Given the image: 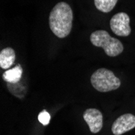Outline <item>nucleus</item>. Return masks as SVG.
Returning a JSON list of instances; mask_svg holds the SVG:
<instances>
[{"instance_id":"f257e3e1","label":"nucleus","mask_w":135,"mask_h":135,"mask_svg":"<svg viewBox=\"0 0 135 135\" xmlns=\"http://www.w3.org/2000/svg\"><path fill=\"white\" fill-rule=\"evenodd\" d=\"M50 28L59 38H64L70 34L72 28L73 11L69 4L60 2L55 5L49 18Z\"/></svg>"},{"instance_id":"f03ea898","label":"nucleus","mask_w":135,"mask_h":135,"mask_svg":"<svg viewBox=\"0 0 135 135\" xmlns=\"http://www.w3.org/2000/svg\"><path fill=\"white\" fill-rule=\"evenodd\" d=\"M90 41L93 45L101 47L105 54L109 57H116L124 50L122 43L114 37H112L104 30H97L91 34Z\"/></svg>"},{"instance_id":"7ed1b4c3","label":"nucleus","mask_w":135,"mask_h":135,"mask_svg":"<svg viewBox=\"0 0 135 135\" xmlns=\"http://www.w3.org/2000/svg\"><path fill=\"white\" fill-rule=\"evenodd\" d=\"M91 83L93 88L100 92H107L117 90L120 86V80L115 74L105 68L95 70L91 77Z\"/></svg>"},{"instance_id":"20e7f679","label":"nucleus","mask_w":135,"mask_h":135,"mask_svg":"<svg viewBox=\"0 0 135 135\" xmlns=\"http://www.w3.org/2000/svg\"><path fill=\"white\" fill-rule=\"evenodd\" d=\"M129 16L125 12H119L110 20V28L113 33L119 36H128L131 33Z\"/></svg>"},{"instance_id":"39448f33","label":"nucleus","mask_w":135,"mask_h":135,"mask_svg":"<svg viewBox=\"0 0 135 135\" xmlns=\"http://www.w3.org/2000/svg\"><path fill=\"white\" fill-rule=\"evenodd\" d=\"M135 128V116L126 113L119 117L112 126V132L114 135H121Z\"/></svg>"},{"instance_id":"423d86ee","label":"nucleus","mask_w":135,"mask_h":135,"mask_svg":"<svg viewBox=\"0 0 135 135\" xmlns=\"http://www.w3.org/2000/svg\"><path fill=\"white\" fill-rule=\"evenodd\" d=\"M83 119L92 133H99L103 127L102 113L96 108H88L83 113Z\"/></svg>"},{"instance_id":"0eeeda50","label":"nucleus","mask_w":135,"mask_h":135,"mask_svg":"<svg viewBox=\"0 0 135 135\" xmlns=\"http://www.w3.org/2000/svg\"><path fill=\"white\" fill-rule=\"evenodd\" d=\"M16 53L12 48H5L0 52V66L2 69H8L14 64Z\"/></svg>"},{"instance_id":"6e6552de","label":"nucleus","mask_w":135,"mask_h":135,"mask_svg":"<svg viewBox=\"0 0 135 135\" xmlns=\"http://www.w3.org/2000/svg\"><path fill=\"white\" fill-rule=\"evenodd\" d=\"M22 75H23V68L20 64H18L14 68L6 70L3 74V78L7 83H16L20 80Z\"/></svg>"},{"instance_id":"1a4fd4ad","label":"nucleus","mask_w":135,"mask_h":135,"mask_svg":"<svg viewBox=\"0 0 135 135\" xmlns=\"http://www.w3.org/2000/svg\"><path fill=\"white\" fill-rule=\"evenodd\" d=\"M118 0H94L95 7L104 13L111 11L116 6Z\"/></svg>"},{"instance_id":"9d476101","label":"nucleus","mask_w":135,"mask_h":135,"mask_svg":"<svg viewBox=\"0 0 135 135\" xmlns=\"http://www.w3.org/2000/svg\"><path fill=\"white\" fill-rule=\"evenodd\" d=\"M50 118H51L50 114L46 110H43V111H41L38 115V120L43 126L49 125V123H50Z\"/></svg>"}]
</instances>
